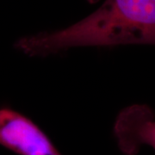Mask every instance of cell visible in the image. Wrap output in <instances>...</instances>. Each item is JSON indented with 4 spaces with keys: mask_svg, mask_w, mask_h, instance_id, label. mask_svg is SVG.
Segmentation results:
<instances>
[{
    "mask_svg": "<svg viewBox=\"0 0 155 155\" xmlns=\"http://www.w3.org/2000/svg\"><path fill=\"white\" fill-rule=\"evenodd\" d=\"M16 48L31 57L79 47L155 45V0H105L67 28L24 36Z\"/></svg>",
    "mask_w": 155,
    "mask_h": 155,
    "instance_id": "cell-1",
    "label": "cell"
},
{
    "mask_svg": "<svg viewBox=\"0 0 155 155\" xmlns=\"http://www.w3.org/2000/svg\"><path fill=\"white\" fill-rule=\"evenodd\" d=\"M0 146L17 155H63L37 124L8 107H0Z\"/></svg>",
    "mask_w": 155,
    "mask_h": 155,
    "instance_id": "cell-2",
    "label": "cell"
},
{
    "mask_svg": "<svg viewBox=\"0 0 155 155\" xmlns=\"http://www.w3.org/2000/svg\"><path fill=\"white\" fill-rule=\"evenodd\" d=\"M118 147L125 155H136L148 146L155 150V116L148 106L135 104L123 109L114 124Z\"/></svg>",
    "mask_w": 155,
    "mask_h": 155,
    "instance_id": "cell-3",
    "label": "cell"
}]
</instances>
